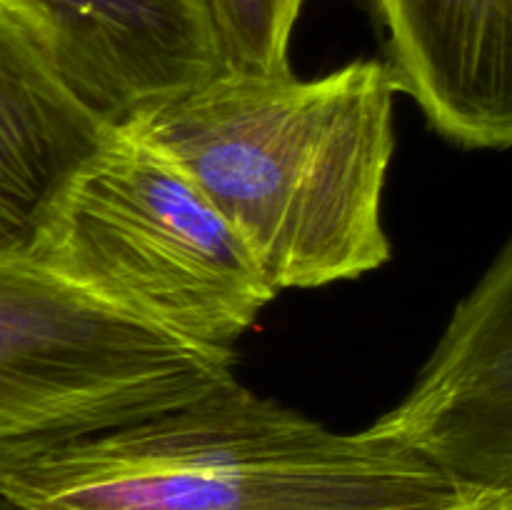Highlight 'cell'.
<instances>
[{
    "label": "cell",
    "mask_w": 512,
    "mask_h": 510,
    "mask_svg": "<svg viewBox=\"0 0 512 510\" xmlns=\"http://www.w3.org/2000/svg\"><path fill=\"white\" fill-rule=\"evenodd\" d=\"M395 93L385 60L313 80L220 73L130 125L190 175L280 295L355 280L390 258Z\"/></svg>",
    "instance_id": "cell-1"
},
{
    "label": "cell",
    "mask_w": 512,
    "mask_h": 510,
    "mask_svg": "<svg viewBox=\"0 0 512 510\" xmlns=\"http://www.w3.org/2000/svg\"><path fill=\"white\" fill-rule=\"evenodd\" d=\"M485 498L395 440L330 430L238 378L0 473L5 510H483Z\"/></svg>",
    "instance_id": "cell-2"
},
{
    "label": "cell",
    "mask_w": 512,
    "mask_h": 510,
    "mask_svg": "<svg viewBox=\"0 0 512 510\" xmlns=\"http://www.w3.org/2000/svg\"><path fill=\"white\" fill-rule=\"evenodd\" d=\"M25 253L128 318L220 353L278 298L203 190L130 123L75 170Z\"/></svg>",
    "instance_id": "cell-3"
},
{
    "label": "cell",
    "mask_w": 512,
    "mask_h": 510,
    "mask_svg": "<svg viewBox=\"0 0 512 510\" xmlns=\"http://www.w3.org/2000/svg\"><path fill=\"white\" fill-rule=\"evenodd\" d=\"M235 353L165 335L0 250V473L25 455L140 423L235 378Z\"/></svg>",
    "instance_id": "cell-4"
},
{
    "label": "cell",
    "mask_w": 512,
    "mask_h": 510,
    "mask_svg": "<svg viewBox=\"0 0 512 510\" xmlns=\"http://www.w3.org/2000/svg\"><path fill=\"white\" fill-rule=\"evenodd\" d=\"M368 430L473 488L512 483V238L458 303L413 388Z\"/></svg>",
    "instance_id": "cell-5"
},
{
    "label": "cell",
    "mask_w": 512,
    "mask_h": 510,
    "mask_svg": "<svg viewBox=\"0 0 512 510\" xmlns=\"http://www.w3.org/2000/svg\"><path fill=\"white\" fill-rule=\"evenodd\" d=\"M70 90L110 125L220 75L205 0H3Z\"/></svg>",
    "instance_id": "cell-6"
},
{
    "label": "cell",
    "mask_w": 512,
    "mask_h": 510,
    "mask_svg": "<svg viewBox=\"0 0 512 510\" xmlns=\"http://www.w3.org/2000/svg\"><path fill=\"white\" fill-rule=\"evenodd\" d=\"M400 93L465 150L512 148V0H368Z\"/></svg>",
    "instance_id": "cell-7"
},
{
    "label": "cell",
    "mask_w": 512,
    "mask_h": 510,
    "mask_svg": "<svg viewBox=\"0 0 512 510\" xmlns=\"http://www.w3.org/2000/svg\"><path fill=\"white\" fill-rule=\"evenodd\" d=\"M113 128L0 0V250L33 245L68 180Z\"/></svg>",
    "instance_id": "cell-8"
},
{
    "label": "cell",
    "mask_w": 512,
    "mask_h": 510,
    "mask_svg": "<svg viewBox=\"0 0 512 510\" xmlns=\"http://www.w3.org/2000/svg\"><path fill=\"white\" fill-rule=\"evenodd\" d=\"M305 0H205L220 73L245 78H285L290 40Z\"/></svg>",
    "instance_id": "cell-9"
},
{
    "label": "cell",
    "mask_w": 512,
    "mask_h": 510,
    "mask_svg": "<svg viewBox=\"0 0 512 510\" xmlns=\"http://www.w3.org/2000/svg\"><path fill=\"white\" fill-rule=\"evenodd\" d=\"M483 510H512V483L503 485V488L488 490Z\"/></svg>",
    "instance_id": "cell-10"
}]
</instances>
